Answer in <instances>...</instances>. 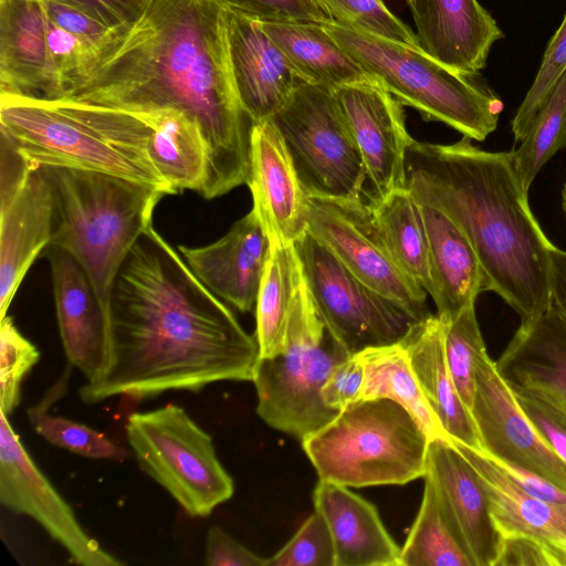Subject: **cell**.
Here are the masks:
<instances>
[{"label":"cell","mask_w":566,"mask_h":566,"mask_svg":"<svg viewBox=\"0 0 566 566\" xmlns=\"http://www.w3.org/2000/svg\"><path fill=\"white\" fill-rule=\"evenodd\" d=\"M61 98L181 111L199 123L209 149L202 197L248 181L254 123L234 85L222 0H143L129 21L108 29Z\"/></svg>","instance_id":"obj_1"},{"label":"cell","mask_w":566,"mask_h":566,"mask_svg":"<svg viewBox=\"0 0 566 566\" xmlns=\"http://www.w3.org/2000/svg\"><path fill=\"white\" fill-rule=\"evenodd\" d=\"M112 359L80 388L96 403L198 391L222 380L252 381L260 349L231 310L149 224L127 255L111 300Z\"/></svg>","instance_id":"obj_2"},{"label":"cell","mask_w":566,"mask_h":566,"mask_svg":"<svg viewBox=\"0 0 566 566\" xmlns=\"http://www.w3.org/2000/svg\"><path fill=\"white\" fill-rule=\"evenodd\" d=\"M471 138L441 145L410 139L405 188L448 217L481 263L485 291L527 324L552 305L549 253L555 247L535 219L512 154L486 151Z\"/></svg>","instance_id":"obj_3"},{"label":"cell","mask_w":566,"mask_h":566,"mask_svg":"<svg viewBox=\"0 0 566 566\" xmlns=\"http://www.w3.org/2000/svg\"><path fill=\"white\" fill-rule=\"evenodd\" d=\"M151 130L142 111L0 95V133L32 165L103 172L175 195L150 158Z\"/></svg>","instance_id":"obj_4"},{"label":"cell","mask_w":566,"mask_h":566,"mask_svg":"<svg viewBox=\"0 0 566 566\" xmlns=\"http://www.w3.org/2000/svg\"><path fill=\"white\" fill-rule=\"evenodd\" d=\"M54 198L49 245L70 253L111 316L122 265L165 193L120 177L67 167H42Z\"/></svg>","instance_id":"obj_5"},{"label":"cell","mask_w":566,"mask_h":566,"mask_svg":"<svg viewBox=\"0 0 566 566\" xmlns=\"http://www.w3.org/2000/svg\"><path fill=\"white\" fill-rule=\"evenodd\" d=\"M336 42L402 105L483 142L496 129L503 102L479 75L451 70L420 48L344 24H323Z\"/></svg>","instance_id":"obj_6"},{"label":"cell","mask_w":566,"mask_h":566,"mask_svg":"<svg viewBox=\"0 0 566 566\" xmlns=\"http://www.w3.org/2000/svg\"><path fill=\"white\" fill-rule=\"evenodd\" d=\"M430 438L387 398L359 399L302 440L319 480L364 488L423 478Z\"/></svg>","instance_id":"obj_7"},{"label":"cell","mask_w":566,"mask_h":566,"mask_svg":"<svg viewBox=\"0 0 566 566\" xmlns=\"http://www.w3.org/2000/svg\"><path fill=\"white\" fill-rule=\"evenodd\" d=\"M126 436L140 469L193 517L231 499L234 484L211 437L179 406L134 412Z\"/></svg>","instance_id":"obj_8"},{"label":"cell","mask_w":566,"mask_h":566,"mask_svg":"<svg viewBox=\"0 0 566 566\" xmlns=\"http://www.w3.org/2000/svg\"><path fill=\"white\" fill-rule=\"evenodd\" d=\"M270 120L307 197L363 200L364 160L334 91L304 83Z\"/></svg>","instance_id":"obj_9"},{"label":"cell","mask_w":566,"mask_h":566,"mask_svg":"<svg viewBox=\"0 0 566 566\" xmlns=\"http://www.w3.org/2000/svg\"><path fill=\"white\" fill-rule=\"evenodd\" d=\"M294 247L318 314L350 355L399 343L421 321L359 280L308 231Z\"/></svg>","instance_id":"obj_10"},{"label":"cell","mask_w":566,"mask_h":566,"mask_svg":"<svg viewBox=\"0 0 566 566\" xmlns=\"http://www.w3.org/2000/svg\"><path fill=\"white\" fill-rule=\"evenodd\" d=\"M349 356L324 325L284 353L260 357L252 379L258 415L270 427L301 441L326 426L339 411L324 402L322 388L333 368Z\"/></svg>","instance_id":"obj_11"},{"label":"cell","mask_w":566,"mask_h":566,"mask_svg":"<svg viewBox=\"0 0 566 566\" xmlns=\"http://www.w3.org/2000/svg\"><path fill=\"white\" fill-rule=\"evenodd\" d=\"M0 318L54 230V198L42 167L29 163L1 134Z\"/></svg>","instance_id":"obj_12"},{"label":"cell","mask_w":566,"mask_h":566,"mask_svg":"<svg viewBox=\"0 0 566 566\" xmlns=\"http://www.w3.org/2000/svg\"><path fill=\"white\" fill-rule=\"evenodd\" d=\"M307 231L368 286L421 319L430 315L427 292L396 264L366 202L308 197Z\"/></svg>","instance_id":"obj_13"},{"label":"cell","mask_w":566,"mask_h":566,"mask_svg":"<svg viewBox=\"0 0 566 566\" xmlns=\"http://www.w3.org/2000/svg\"><path fill=\"white\" fill-rule=\"evenodd\" d=\"M0 502L36 521L83 566H120L81 526L74 511L33 462L8 417L0 412Z\"/></svg>","instance_id":"obj_14"},{"label":"cell","mask_w":566,"mask_h":566,"mask_svg":"<svg viewBox=\"0 0 566 566\" xmlns=\"http://www.w3.org/2000/svg\"><path fill=\"white\" fill-rule=\"evenodd\" d=\"M470 411L484 452L535 472L566 491V462L527 419L488 352L478 359Z\"/></svg>","instance_id":"obj_15"},{"label":"cell","mask_w":566,"mask_h":566,"mask_svg":"<svg viewBox=\"0 0 566 566\" xmlns=\"http://www.w3.org/2000/svg\"><path fill=\"white\" fill-rule=\"evenodd\" d=\"M334 94L364 160L366 203L405 188L406 150L412 137L402 104L376 81L344 85Z\"/></svg>","instance_id":"obj_16"},{"label":"cell","mask_w":566,"mask_h":566,"mask_svg":"<svg viewBox=\"0 0 566 566\" xmlns=\"http://www.w3.org/2000/svg\"><path fill=\"white\" fill-rule=\"evenodd\" d=\"M52 287L62 345L72 366L86 382L99 380L112 359L111 316L88 277L66 251L49 245Z\"/></svg>","instance_id":"obj_17"},{"label":"cell","mask_w":566,"mask_h":566,"mask_svg":"<svg viewBox=\"0 0 566 566\" xmlns=\"http://www.w3.org/2000/svg\"><path fill=\"white\" fill-rule=\"evenodd\" d=\"M423 478L431 481L473 565L496 566L504 538L491 516L488 496L475 470L448 438L430 439Z\"/></svg>","instance_id":"obj_18"},{"label":"cell","mask_w":566,"mask_h":566,"mask_svg":"<svg viewBox=\"0 0 566 566\" xmlns=\"http://www.w3.org/2000/svg\"><path fill=\"white\" fill-rule=\"evenodd\" d=\"M232 75L253 123L269 120L305 82L260 21L228 8Z\"/></svg>","instance_id":"obj_19"},{"label":"cell","mask_w":566,"mask_h":566,"mask_svg":"<svg viewBox=\"0 0 566 566\" xmlns=\"http://www.w3.org/2000/svg\"><path fill=\"white\" fill-rule=\"evenodd\" d=\"M178 251L193 274L220 300L240 312L255 306L270 239L253 208L219 240L198 248L179 245Z\"/></svg>","instance_id":"obj_20"},{"label":"cell","mask_w":566,"mask_h":566,"mask_svg":"<svg viewBox=\"0 0 566 566\" xmlns=\"http://www.w3.org/2000/svg\"><path fill=\"white\" fill-rule=\"evenodd\" d=\"M247 185L269 239L294 243L307 231L308 197L270 119L253 124Z\"/></svg>","instance_id":"obj_21"},{"label":"cell","mask_w":566,"mask_h":566,"mask_svg":"<svg viewBox=\"0 0 566 566\" xmlns=\"http://www.w3.org/2000/svg\"><path fill=\"white\" fill-rule=\"evenodd\" d=\"M419 46L447 67L479 75L492 45L504 38L478 0H406Z\"/></svg>","instance_id":"obj_22"},{"label":"cell","mask_w":566,"mask_h":566,"mask_svg":"<svg viewBox=\"0 0 566 566\" xmlns=\"http://www.w3.org/2000/svg\"><path fill=\"white\" fill-rule=\"evenodd\" d=\"M48 24L39 0H0V95L63 96L49 54Z\"/></svg>","instance_id":"obj_23"},{"label":"cell","mask_w":566,"mask_h":566,"mask_svg":"<svg viewBox=\"0 0 566 566\" xmlns=\"http://www.w3.org/2000/svg\"><path fill=\"white\" fill-rule=\"evenodd\" d=\"M313 500L328 525L335 566H400L401 548L371 503L347 486L324 480L316 484Z\"/></svg>","instance_id":"obj_24"},{"label":"cell","mask_w":566,"mask_h":566,"mask_svg":"<svg viewBox=\"0 0 566 566\" xmlns=\"http://www.w3.org/2000/svg\"><path fill=\"white\" fill-rule=\"evenodd\" d=\"M450 442L475 470L503 537L524 535L566 547V504L549 503L526 493L482 449Z\"/></svg>","instance_id":"obj_25"},{"label":"cell","mask_w":566,"mask_h":566,"mask_svg":"<svg viewBox=\"0 0 566 566\" xmlns=\"http://www.w3.org/2000/svg\"><path fill=\"white\" fill-rule=\"evenodd\" d=\"M399 343L448 439L481 449L471 411L462 401L447 363L440 318L430 314L415 324Z\"/></svg>","instance_id":"obj_26"},{"label":"cell","mask_w":566,"mask_h":566,"mask_svg":"<svg viewBox=\"0 0 566 566\" xmlns=\"http://www.w3.org/2000/svg\"><path fill=\"white\" fill-rule=\"evenodd\" d=\"M429 242L430 272L437 316L442 322L455 318L475 304L485 291L484 273L479 258L464 233L440 211L422 206Z\"/></svg>","instance_id":"obj_27"},{"label":"cell","mask_w":566,"mask_h":566,"mask_svg":"<svg viewBox=\"0 0 566 566\" xmlns=\"http://www.w3.org/2000/svg\"><path fill=\"white\" fill-rule=\"evenodd\" d=\"M145 112L151 126L150 158L174 193L202 196L209 176V149L199 123L175 108Z\"/></svg>","instance_id":"obj_28"},{"label":"cell","mask_w":566,"mask_h":566,"mask_svg":"<svg viewBox=\"0 0 566 566\" xmlns=\"http://www.w3.org/2000/svg\"><path fill=\"white\" fill-rule=\"evenodd\" d=\"M260 23L305 82L335 91L344 85L374 81L323 24Z\"/></svg>","instance_id":"obj_29"},{"label":"cell","mask_w":566,"mask_h":566,"mask_svg":"<svg viewBox=\"0 0 566 566\" xmlns=\"http://www.w3.org/2000/svg\"><path fill=\"white\" fill-rule=\"evenodd\" d=\"M507 382H537L566 399V321L551 307L535 321L521 324L496 360Z\"/></svg>","instance_id":"obj_30"},{"label":"cell","mask_w":566,"mask_h":566,"mask_svg":"<svg viewBox=\"0 0 566 566\" xmlns=\"http://www.w3.org/2000/svg\"><path fill=\"white\" fill-rule=\"evenodd\" d=\"M304 275L294 243L270 239V253L256 302L255 337L260 357L285 352L290 319Z\"/></svg>","instance_id":"obj_31"},{"label":"cell","mask_w":566,"mask_h":566,"mask_svg":"<svg viewBox=\"0 0 566 566\" xmlns=\"http://www.w3.org/2000/svg\"><path fill=\"white\" fill-rule=\"evenodd\" d=\"M376 230L401 271L430 295L429 242L421 205L406 189L367 203Z\"/></svg>","instance_id":"obj_32"},{"label":"cell","mask_w":566,"mask_h":566,"mask_svg":"<svg viewBox=\"0 0 566 566\" xmlns=\"http://www.w3.org/2000/svg\"><path fill=\"white\" fill-rule=\"evenodd\" d=\"M357 356L364 368L360 399L387 398L406 408L430 439L448 438L428 405L407 352L400 343L369 347Z\"/></svg>","instance_id":"obj_33"},{"label":"cell","mask_w":566,"mask_h":566,"mask_svg":"<svg viewBox=\"0 0 566 566\" xmlns=\"http://www.w3.org/2000/svg\"><path fill=\"white\" fill-rule=\"evenodd\" d=\"M400 566H474L428 478L419 512L400 551Z\"/></svg>","instance_id":"obj_34"},{"label":"cell","mask_w":566,"mask_h":566,"mask_svg":"<svg viewBox=\"0 0 566 566\" xmlns=\"http://www.w3.org/2000/svg\"><path fill=\"white\" fill-rule=\"evenodd\" d=\"M566 146V71L534 117L521 146L511 151L522 187H530L544 165Z\"/></svg>","instance_id":"obj_35"},{"label":"cell","mask_w":566,"mask_h":566,"mask_svg":"<svg viewBox=\"0 0 566 566\" xmlns=\"http://www.w3.org/2000/svg\"><path fill=\"white\" fill-rule=\"evenodd\" d=\"M65 380H60L45 398L30 407L28 418L34 431L50 443L71 452L92 459H124L126 450L111 441L102 432L83 423L52 416L48 412L49 402L56 398V392L64 388Z\"/></svg>","instance_id":"obj_36"},{"label":"cell","mask_w":566,"mask_h":566,"mask_svg":"<svg viewBox=\"0 0 566 566\" xmlns=\"http://www.w3.org/2000/svg\"><path fill=\"white\" fill-rule=\"evenodd\" d=\"M442 324L447 363L458 392L470 410L475 391L478 359L486 352L475 314V304L464 308L452 321Z\"/></svg>","instance_id":"obj_37"},{"label":"cell","mask_w":566,"mask_h":566,"mask_svg":"<svg viewBox=\"0 0 566 566\" xmlns=\"http://www.w3.org/2000/svg\"><path fill=\"white\" fill-rule=\"evenodd\" d=\"M507 384L538 434L566 462L565 397L556 389L543 384Z\"/></svg>","instance_id":"obj_38"},{"label":"cell","mask_w":566,"mask_h":566,"mask_svg":"<svg viewBox=\"0 0 566 566\" xmlns=\"http://www.w3.org/2000/svg\"><path fill=\"white\" fill-rule=\"evenodd\" d=\"M333 22L420 48L416 33L382 0H317Z\"/></svg>","instance_id":"obj_39"},{"label":"cell","mask_w":566,"mask_h":566,"mask_svg":"<svg viewBox=\"0 0 566 566\" xmlns=\"http://www.w3.org/2000/svg\"><path fill=\"white\" fill-rule=\"evenodd\" d=\"M40 352L15 327L12 317L0 322V407L7 417L19 406L21 382L38 363Z\"/></svg>","instance_id":"obj_40"},{"label":"cell","mask_w":566,"mask_h":566,"mask_svg":"<svg viewBox=\"0 0 566 566\" xmlns=\"http://www.w3.org/2000/svg\"><path fill=\"white\" fill-rule=\"evenodd\" d=\"M565 71L566 12L560 25L548 42L534 82L512 120V132L515 142H521L524 138L534 117Z\"/></svg>","instance_id":"obj_41"},{"label":"cell","mask_w":566,"mask_h":566,"mask_svg":"<svg viewBox=\"0 0 566 566\" xmlns=\"http://www.w3.org/2000/svg\"><path fill=\"white\" fill-rule=\"evenodd\" d=\"M266 566H335L333 538L324 516L315 510Z\"/></svg>","instance_id":"obj_42"},{"label":"cell","mask_w":566,"mask_h":566,"mask_svg":"<svg viewBox=\"0 0 566 566\" xmlns=\"http://www.w3.org/2000/svg\"><path fill=\"white\" fill-rule=\"evenodd\" d=\"M228 8L261 22H333L317 0H222Z\"/></svg>","instance_id":"obj_43"},{"label":"cell","mask_w":566,"mask_h":566,"mask_svg":"<svg viewBox=\"0 0 566 566\" xmlns=\"http://www.w3.org/2000/svg\"><path fill=\"white\" fill-rule=\"evenodd\" d=\"M503 538L502 553L496 566H566V547L548 544L524 535H513Z\"/></svg>","instance_id":"obj_44"},{"label":"cell","mask_w":566,"mask_h":566,"mask_svg":"<svg viewBox=\"0 0 566 566\" xmlns=\"http://www.w3.org/2000/svg\"><path fill=\"white\" fill-rule=\"evenodd\" d=\"M364 368L357 354L338 363L331 371L322 388L324 402L340 411L361 398Z\"/></svg>","instance_id":"obj_45"},{"label":"cell","mask_w":566,"mask_h":566,"mask_svg":"<svg viewBox=\"0 0 566 566\" xmlns=\"http://www.w3.org/2000/svg\"><path fill=\"white\" fill-rule=\"evenodd\" d=\"M205 564L208 566H266V558L256 555L221 527L213 525L207 534Z\"/></svg>","instance_id":"obj_46"},{"label":"cell","mask_w":566,"mask_h":566,"mask_svg":"<svg viewBox=\"0 0 566 566\" xmlns=\"http://www.w3.org/2000/svg\"><path fill=\"white\" fill-rule=\"evenodd\" d=\"M48 17L53 23L81 38L93 48L101 42L109 29L81 11L54 0L49 3Z\"/></svg>","instance_id":"obj_47"},{"label":"cell","mask_w":566,"mask_h":566,"mask_svg":"<svg viewBox=\"0 0 566 566\" xmlns=\"http://www.w3.org/2000/svg\"><path fill=\"white\" fill-rule=\"evenodd\" d=\"M74 8L107 28L132 19L143 0H54Z\"/></svg>","instance_id":"obj_48"},{"label":"cell","mask_w":566,"mask_h":566,"mask_svg":"<svg viewBox=\"0 0 566 566\" xmlns=\"http://www.w3.org/2000/svg\"><path fill=\"white\" fill-rule=\"evenodd\" d=\"M489 457L526 493L549 503L566 504V491L553 482L527 469Z\"/></svg>","instance_id":"obj_49"},{"label":"cell","mask_w":566,"mask_h":566,"mask_svg":"<svg viewBox=\"0 0 566 566\" xmlns=\"http://www.w3.org/2000/svg\"><path fill=\"white\" fill-rule=\"evenodd\" d=\"M549 261L552 306L566 321V251L554 247Z\"/></svg>","instance_id":"obj_50"},{"label":"cell","mask_w":566,"mask_h":566,"mask_svg":"<svg viewBox=\"0 0 566 566\" xmlns=\"http://www.w3.org/2000/svg\"><path fill=\"white\" fill-rule=\"evenodd\" d=\"M562 197H563V207H564V210L566 212V182H565L564 188H563Z\"/></svg>","instance_id":"obj_51"},{"label":"cell","mask_w":566,"mask_h":566,"mask_svg":"<svg viewBox=\"0 0 566 566\" xmlns=\"http://www.w3.org/2000/svg\"><path fill=\"white\" fill-rule=\"evenodd\" d=\"M51 0H39L40 4L44 9V11L48 13L49 3Z\"/></svg>","instance_id":"obj_52"}]
</instances>
